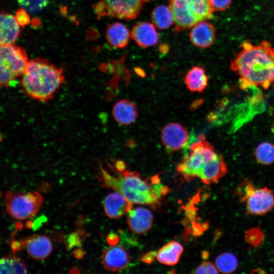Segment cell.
<instances>
[{"label":"cell","instance_id":"4","mask_svg":"<svg viewBox=\"0 0 274 274\" xmlns=\"http://www.w3.org/2000/svg\"><path fill=\"white\" fill-rule=\"evenodd\" d=\"M174 30L180 32L213 17L214 9L210 0H168Z\"/></svg>","mask_w":274,"mask_h":274},{"label":"cell","instance_id":"12","mask_svg":"<svg viewBox=\"0 0 274 274\" xmlns=\"http://www.w3.org/2000/svg\"><path fill=\"white\" fill-rule=\"evenodd\" d=\"M101 261L108 270L119 271L127 267L130 262V256L122 246L113 245L104 250L101 255Z\"/></svg>","mask_w":274,"mask_h":274},{"label":"cell","instance_id":"14","mask_svg":"<svg viewBox=\"0 0 274 274\" xmlns=\"http://www.w3.org/2000/svg\"><path fill=\"white\" fill-rule=\"evenodd\" d=\"M106 215L111 219L121 218L132 208L133 203L117 192L109 194L103 203Z\"/></svg>","mask_w":274,"mask_h":274},{"label":"cell","instance_id":"26","mask_svg":"<svg viewBox=\"0 0 274 274\" xmlns=\"http://www.w3.org/2000/svg\"><path fill=\"white\" fill-rule=\"evenodd\" d=\"M22 8L27 12L34 14L42 10L48 4L49 0H17Z\"/></svg>","mask_w":274,"mask_h":274},{"label":"cell","instance_id":"8","mask_svg":"<svg viewBox=\"0 0 274 274\" xmlns=\"http://www.w3.org/2000/svg\"><path fill=\"white\" fill-rule=\"evenodd\" d=\"M153 0H99L94 10L98 18L104 16L134 19L140 13L145 3Z\"/></svg>","mask_w":274,"mask_h":274},{"label":"cell","instance_id":"25","mask_svg":"<svg viewBox=\"0 0 274 274\" xmlns=\"http://www.w3.org/2000/svg\"><path fill=\"white\" fill-rule=\"evenodd\" d=\"M257 161L264 165L274 162V145L269 142H263L259 144L255 151Z\"/></svg>","mask_w":274,"mask_h":274},{"label":"cell","instance_id":"11","mask_svg":"<svg viewBox=\"0 0 274 274\" xmlns=\"http://www.w3.org/2000/svg\"><path fill=\"white\" fill-rule=\"evenodd\" d=\"M161 137L163 145L170 152L184 148L189 141L187 131L177 123H171L166 125L161 131Z\"/></svg>","mask_w":274,"mask_h":274},{"label":"cell","instance_id":"30","mask_svg":"<svg viewBox=\"0 0 274 274\" xmlns=\"http://www.w3.org/2000/svg\"><path fill=\"white\" fill-rule=\"evenodd\" d=\"M15 17L20 26H24L30 22V19L27 12L23 8L17 11Z\"/></svg>","mask_w":274,"mask_h":274},{"label":"cell","instance_id":"13","mask_svg":"<svg viewBox=\"0 0 274 274\" xmlns=\"http://www.w3.org/2000/svg\"><path fill=\"white\" fill-rule=\"evenodd\" d=\"M127 223L129 229L136 234L148 232L152 227L153 215L147 208L139 207L132 208L128 212Z\"/></svg>","mask_w":274,"mask_h":274},{"label":"cell","instance_id":"29","mask_svg":"<svg viewBox=\"0 0 274 274\" xmlns=\"http://www.w3.org/2000/svg\"><path fill=\"white\" fill-rule=\"evenodd\" d=\"M219 272L216 265L213 263L205 261L199 265L193 271L194 273H218Z\"/></svg>","mask_w":274,"mask_h":274},{"label":"cell","instance_id":"17","mask_svg":"<svg viewBox=\"0 0 274 274\" xmlns=\"http://www.w3.org/2000/svg\"><path fill=\"white\" fill-rule=\"evenodd\" d=\"M20 31V25L14 16L0 13V46L14 44Z\"/></svg>","mask_w":274,"mask_h":274},{"label":"cell","instance_id":"27","mask_svg":"<svg viewBox=\"0 0 274 274\" xmlns=\"http://www.w3.org/2000/svg\"><path fill=\"white\" fill-rule=\"evenodd\" d=\"M255 187L251 181L244 178L235 189L234 194L237 196L242 202H244L247 196Z\"/></svg>","mask_w":274,"mask_h":274},{"label":"cell","instance_id":"19","mask_svg":"<svg viewBox=\"0 0 274 274\" xmlns=\"http://www.w3.org/2000/svg\"><path fill=\"white\" fill-rule=\"evenodd\" d=\"M130 32L123 24L115 22L109 25L106 31V38L108 43L115 48H122L128 44Z\"/></svg>","mask_w":274,"mask_h":274},{"label":"cell","instance_id":"10","mask_svg":"<svg viewBox=\"0 0 274 274\" xmlns=\"http://www.w3.org/2000/svg\"><path fill=\"white\" fill-rule=\"evenodd\" d=\"M247 213L252 215H263L269 212L274 207L273 191L264 187H255L244 201Z\"/></svg>","mask_w":274,"mask_h":274},{"label":"cell","instance_id":"18","mask_svg":"<svg viewBox=\"0 0 274 274\" xmlns=\"http://www.w3.org/2000/svg\"><path fill=\"white\" fill-rule=\"evenodd\" d=\"M112 115L117 123L127 125L135 121L138 116V111L132 102L127 99H121L114 105Z\"/></svg>","mask_w":274,"mask_h":274},{"label":"cell","instance_id":"31","mask_svg":"<svg viewBox=\"0 0 274 274\" xmlns=\"http://www.w3.org/2000/svg\"><path fill=\"white\" fill-rule=\"evenodd\" d=\"M232 0H210L212 5L216 11H223L230 6Z\"/></svg>","mask_w":274,"mask_h":274},{"label":"cell","instance_id":"6","mask_svg":"<svg viewBox=\"0 0 274 274\" xmlns=\"http://www.w3.org/2000/svg\"><path fill=\"white\" fill-rule=\"evenodd\" d=\"M27 62L23 48L14 44L0 46V87L10 86L22 76Z\"/></svg>","mask_w":274,"mask_h":274},{"label":"cell","instance_id":"7","mask_svg":"<svg viewBox=\"0 0 274 274\" xmlns=\"http://www.w3.org/2000/svg\"><path fill=\"white\" fill-rule=\"evenodd\" d=\"M42 201V196L37 192L20 193L8 191L5 197L8 213L12 217L19 220L34 216Z\"/></svg>","mask_w":274,"mask_h":274},{"label":"cell","instance_id":"32","mask_svg":"<svg viewBox=\"0 0 274 274\" xmlns=\"http://www.w3.org/2000/svg\"><path fill=\"white\" fill-rule=\"evenodd\" d=\"M81 243L80 236L78 233L71 234L67 241V246L72 248Z\"/></svg>","mask_w":274,"mask_h":274},{"label":"cell","instance_id":"3","mask_svg":"<svg viewBox=\"0 0 274 274\" xmlns=\"http://www.w3.org/2000/svg\"><path fill=\"white\" fill-rule=\"evenodd\" d=\"M22 76L21 84L24 92L41 102L51 99L65 83L63 69L40 58L28 61Z\"/></svg>","mask_w":274,"mask_h":274},{"label":"cell","instance_id":"28","mask_svg":"<svg viewBox=\"0 0 274 274\" xmlns=\"http://www.w3.org/2000/svg\"><path fill=\"white\" fill-rule=\"evenodd\" d=\"M245 238L250 245L254 247H257L263 241V234L258 227L251 228L247 231Z\"/></svg>","mask_w":274,"mask_h":274},{"label":"cell","instance_id":"34","mask_svg":"<svg viewBox=\"0 0 274 274\" xmlns=\"http://www.w3.org/2000/svg\"><path fill=\"white\" fill-rule=\"evenodd\" d=\"M153 252H151L150 253L146 254L142 258V260L144 262L147 263H150L152 262L154 260V254Z\"/></svg>","mask_w":274,"mask_h":274},{"label":"cell","instance_id":"23","mask_svg":"<svg viewBox=\"0 0 274 274\" xmlns=\"http://www.w3.org/2000/svg\"><path fill=\"white\" fill-rule=\"evenodd\" d=\"M27 272V268L23 261L14 254L0 258V273Z\"/></svg>","mask_w":274,"mask_h":274},{"label":"cell","instance_id":"9","mask_svg":"<svg viewBox=\"0 0 274 274\" xmlns=\"http://www.w3.org/2000/svg\"><path fill=\"white\" fill-rule=\"evenodd\" d=\"M12 248L14 252L24 247L28 254L36 260L47 258L51 253L52 244L49 238L45 235H35L21 241H12Z\"/></svg>","mask_w":274,"mask_h":274},{"label":"cell","instance_id":"16","mask_svg":"<svg viewBox=\"0 0 274 274\" xmlns=\"http://www.w3.org/2000/svg\"><path fill=\"white\" fill-rule=\"evenodd\" d=\"M135 43L142 48H149L156 45L159 40L155 26L148 22L136 24L130 33Z\"/></svg>","mask_w":274,"mask_h":274},{"label":"cell","instance_id":"15","mask_svg":"<svg viewBox=\"0 0 274 274\" xmlns=\"http://www.w3.org/2000/svg\"><path fill=\"white\" fill-rule=\"evenodd\" d=\"M216 33L214 26L210 23L203 21L191 27L189 38L192 44L200 48L211 46L215 40Z\"/></svg>","mask_w":274,"mask_h":274},{"label":"cell","instance_id":"5","mask_svg":"<svg viewBox=\"0 0 274 274\" xmlns=\"http://www.w3.org/2000/svg\"><path fill=\"white\" fill-rule=\"evenodd\" d=\"M219 155L204 136L201 135L189 146V153L178 165L177 170L186 180L198 178L208 163Z\"/></svg>","mask_w":274,"mask_h":274},{"label":"cell","instance_id":"2","mask_svg":"<svg viewBox=\"0 0 274 274\" xmlns=\"http://www.w3.org/2000/svg\"><path fill=\"white\" fill-rule=\"evenodd\" d=\"M230 67L241 77L242 88L258 86L267 89L274 83V49L265 41L258 45L244 42Z\"/></svg>","mask_w":274,"mask_h":274},{"label":"cell","instance_id":"35","mask_svg":"<svg viewBox=\"0 0 274 274\" xmlns=\"http://www.w3.org/2000/svg\"><path fill=\"white\" fill-rule=\"evenodd\" d=\"M75 256L77 258H82L83 256V251L81 250H78L74 252Z\"/></svg>","mask_w":274,"mask_h":274},{"label":"cell","instance_id":"33","mask_svg":"<svg viewBox=\"0 0 274 274\" xmlns=\"http://www.w3.org/2000/svg\"><path fill=\"white\" fill-rule=\"evenodd\" d=\"M119 237L115 233H111L107 237V242L111 246L116 245L119 241Z\"/></svg>","mask_w":274,"mask_h":274},{"label":"cell","instance_id":"1","mask_svg":"<svg viewBox=\"0 0 274 274\" xmlns=\"http://www.w3.org/2000/svg\"><path fill=\"white\" fill-rule=\"evenodd\" d=\"M107 164L110 171L101 163L96 169L101 186L119 193L133 204L156 206L169 191L158 175L143 179L139 173L126 169L122 160L111 159Z\"/></svg>","mask_w":274,"mask_h":274},{"label":"cell","instance_id":"24","mask_svg":"<svg viewBox=\"0 0 274 274\" xmlns=\"http://www.w3.org/2000/svg\"><path fill=\"white\" fill-rule=\"evenodd\" d=\"M215 265L218 271L223 273H230L236 270L238 261L231 253L225 252L219 255L215 260Z\"/></svg>","mask_w":274,"mask_h":274},{"label":"cell","instance_id":"22","mask_svg":"<svg viewBox=\"0 0 274 274\" xmlns=\"http://www.w3.org/2000/svg\"><path fill=\"white\" fill-rule=\"evenodd\" d=\"M151 19L155 27L160 30L166 29L174 23L170 9L165 5L156 7L151 12Z\"/></svg>","mask_w":274,"mask_h":274},{"label":"cell","instance_id":"20","mask_svg":"<svg viewBox=\"0 0 274 274\" xmlns=\"http://www.w3.org/2000/svg\"><path fill=\"white\" fill-rule=\"evenodd\" d=\"M183 251L181 244L172 241L166 243L157 252L156 258L163 264L173 266L178 262Z\"/></svg>","mask_w":274,"mask_h":274},{"label":"cell","instance_id":"21","mask_svg":"<svg viewBox=\"0 0 274 274\" xmlns=\"http://www.w3.org/2000/svg\"><path fill=\"white\" fill-rule=\"evenodd\" d=\"M209 77L203 68L199 66L192 67L187 73L184 82L191 91L201 93L208 84Z\"/></svg>","mask_w":274,"mask_h":274}]
</instances>
